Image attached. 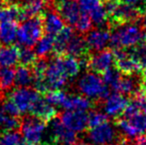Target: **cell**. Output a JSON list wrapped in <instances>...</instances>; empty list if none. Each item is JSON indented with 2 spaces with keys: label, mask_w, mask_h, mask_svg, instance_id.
Listing matches in <instances>:
<instances>
[{
  "label": "cell",
  "mask_w": 146,
  "mask_h": 145,
  "mask_svg": "<svg viewBox=\"0 0 146 145\" xmlns=\"http://www.w3.org/2000/svg\"><path fill=\"white\" fill-rule=\"evenodd\" d=\"M124 117L117 122V127L128 138L137 137L146 133V97L139 93L127 105Z\"/></svg>",
  "instance_id": "cell-1"
},
{
  "label": "cell",
  "mask_w": 146,
  "mask_h": 145,
  "mask_svg": "<svg viewBox=\"0 0 146 145\" xmlns=\"http://www.w3.org/2000/svg\"><path fill=\"white\" fill-rule=\"evenodd\" d=\"M72 79H73L66 67L64 55H57L49 61L44 73L46 93L53 89H61Z\"/></svg>",
  "instance_id": "cell-2"
},
{
  "label": "cell",
  "mask_w": 146,
  "mask_h": 145,
  "mask_svg": "<svg viewBox=\"0 0 146 145\" xmlns=\"http://www.w3.org/2000/svg\"><path fill=\"white\" fill-rule=\"evenodd\" d=\"M143 29L138 24L131 22L115 27L110 34V46L114 49H128L142 42Z\"/></svg>",
  "instance_id": "cell-3"
},
{
  "label": "cell",
  "mask_w": 146,
  "mask_h": 145,
  "mask_svg": "<svg viewBox=\"0 0 146 145\" xmlns=\"http://www.w3.org/2000/svg\"><path fill=\"white\" fill-rule=\"evenodd\" d=\"M104 6L108 13V21L113 27L134 22L141 15L136 7L123 3L121 0H106Z\"/></svg>",
  "instance_id": "cell-4"
},
{
  "label": "cell",
  "mask_w": 146,
  "mask_h": 145,
  "mask_svg": "<svg viewBox=\"0 0 146 145\" xmlns=\"http://www.w3.org/2000/svg\"><path fill=\"white\" fill-rule=\"evenodd\" d=\"M77 85L81 95L90 99H102L108 95V85L98 73L94 72L84 73L79 79Z\"/></svg>",
  "instance_id": "cell-5"
},
{
  "label": "cell",
  "mask_w": 146,
  "mask_h": 145,
  "mask_svg": "<svg viewBox=\"0 0 146 145\" xmlns=\"http://www.w3.org/2000/svg\"><path fill=\"white\" fill-rule=\"evenodd\" d=\"M43 32L44 25L42 17L35 16L27 18L23 20L22 24L18 27L17 41L22 47L32 48L43 36Z\"/></svg>",
  "instance_id": "cell-6"
},
{
  "label": "cell",
  "mask_w": 146,
  "mask_h": 145,
  "mask_svg": "<svg viewBox=\"0 0 146 145\" xmlns=\"http://www.w3.org/2000/svg\"><path fill=\"white\" fill-rule=\"evenodd\" d=\"M46 128L47 122L35 116H28L21 121L20 133L28 145H40Z\"/></svg>",
  "instance_id": "cell-7"
},
{
  "label": "cell",
  "mask_w": 146,
  "mask_h": 145,
  "mask_svg": "<svg viewBox=\"0 0 146 145\" xmlns=\"http://www.w3.org/2000/svg\"><path fill=\"white\" fill-rule=\"evenodd\" d=\"M113 55L115 68L122 75H132L140 71V63L133 51L128 52L126 49H115Z\"/></svg>",
  "instance_id": "cell-8"
},
{
  "label": "cell",
  "mask_w": 146,
  "mask_h": 145,
  "mask_svg": "<svg viewBox=\"0 0 146 145\" xmlns=\"http://www.w3.org/2000/svg\"><path fill=\"white\" fill-rule=\"evenodd\" d=\"M54 6L64 21L73 27L84 14L79 2L75 0H54Z\"/></svg>",
  "instance_id": "cell-9"
},
{
  "label": "cell",
  "mask_w": 146,
  "mask_h": 145,
  "mask_svg": "<svg viewBox=\"0 0 146 145\" xmlns=\"http://www.w3.org/2000/svg\"><path fill=\"white\" fill-rule=\"evenodd\" d=\"M50 138L54 145H74L77 142V132L69 129L61 119L50 122Z\"/></svg>",
  "instance_id": "cell-10"
},
{
  "label": "cell",
  "mask_w": 146,
  "mask_h": 145,
  "mask_svg": "<svg viewBox=\"0 0 146 145\" xmlns=\"http://www.w3.org/2000/svg\"><path fill=\"white\" fill-rule=\"evenodd\" d=\"M39 95L40 93H38L36 89L18 87L8 95V97L15 103L20 113L22 114L30 111L31 107L33 105L34 101L38 99Z\"/></svg>",
  "instance_id": "cell-11"
},
{
  "label": "cell",
  "mask_w": 146,
  "mask_h": 145,
  "mask_svg": "<svg viewBox=\"0 0 146 145\" xmlns=\"http://www.w3.org/2000/svg\"><path fill=\"white\" fill-rule=\"evenodd\" d=\"M79 4L94 25L104 26L108 22V13L102 0H79Z\"/></svg>",
  "instance_id": "cell-12"
},
{
  "label": "cell",
  "mask_w": 146,
  "mask_h": 145,
  "mask_svg": "<svg viewBox=\"0 0 146 145\" xmlns=\"http://www.w3.org/2000/svg\"><path fill=\"white\" fill-rule=\"evenodd\" d=\"M116 130L114 126L108 121L100 125L90 127L88 131V139L94 145L110 144L115 139Z\"/></svg>",
  "instance_id": "cell-13"
},
{
  "label": "cell",
  "mask_w": 146,
  "mask_h": 145,
  "mask_svg": "<svg viewBox=\"0 0 146 145\" xmlns=\"http://www.w3.org/2000/svg\"><path fill=\"white\" fill-rule=\"evenodd\" d=\"M60 119L69 129L77 133L85 131L88 126V114L86 111L66 110Z\"/></svg>",
  "instance_id": "cell-14"
},
{
  "label": "cell",
  "mask_w": 146,
  "mask_h": 145,
  "mask_svg": "<svg viewBox=\"0 0 146 145\" xmlns=\"http://www.w3.org/2000/svg\"><path fill=\"white\" fill-rule=\"evenodd\" d=\"M114 63V55L110 50H102L92 55L87 60L88 67L92 72L102 75L111 68Z\"/></svg>",
  "instance_id": "cell-15"
},
{
  "label": "cell",
  "mask_w": 146,
  "mask_h": 145,
  "mask_svg": "<svg viewBox=\"0 0 146 145\" xmlns=\"http://www.w3.org/2000/svg\"><path fill=\"white\" fill-rule=\"evenodd\" d=\"M29 112L32 116H35V117L47 122V123L55 119L57 117V114H58L56 107H54L52 103H49L46 97H42L41 95L34 101Z\"/></svg>",
  "instance_id": "cell-16"
},
{
  "label": "cell",
  "mask_w": 146,
  "mask_h": 145,
  "mask_svg": "<svg viewBox=\"0 0 146 145\" xmlns=\"http://www.w3.org/2000/svg\"><path fill=\"white\" fill-rule=\"evenodd\" d=\"M128 103V99L124 97V95L114 91L113 93L108 95L106 97L104 103V111L108 116L118 117L124 113Z\"/></svg>",
  "instance_id": "cell-17"
},
{
  "label": "cell",
  "mask_w": 146,
  "mask_h": 145,
  "mask_svg": "<svg viewBox=\"0 0 146 145\" xmlns=\"http://www.w3.org/2000/svg\"><path fill=\"white\" fill-rule=\"evenodd\" d=\"M86 42L88 49L94 52L104 50L110 42V33L104 29H94L88 32L86 37Z\"/></svg>",
  "instance_id": "cell-18"
},
{
  "label": "cell",
  "mask_w": 146,
  "mask_h": 145,
  "mask_svg": "<svg viewBox=\"0 0 146 145\" xmlns=\"http://www.w3.org/2000/svg\"><path fill=\"white\" fill-rule=\"evenodd\" d=\"M66 22L57 11H49L44 14L43 25L46 34L52 36L58 35L60 32L66 27Z\"/></svg>",
  "instance_id": "cell-19"
},
{
  "label": "cell",
  "mask_w": 146,
  "mask_h": 145,
  "mask_svg": "<svg viewBox=\"0 0 146 145\" xmlns=\"http://www.w3.org/2000/svg\"><path fill=\"white\" fill-rule=\"evenodd\" d=\"M20 49L13 45L0 46V68H12L19 63Z\"/></svg>",
  "instance_id": "cell-20"
},
{
  "label": "cell",
  "mask_w": 146,
  "mask_h": 145,
  "mask_svg": "<svg viewBox=\"0 0 146 145\" xmlns=\"http://www.w3.org/2000/svg\"><path fill=\"white\" fill-rule=\"evenodd\" d=\"M88 51L90 49L87 45L86 39L75 34L68 44L65 55H70V56L76 57L78 59H85L88 56Z\"/></svg>",
  "instance_id": "cell-21"
},
{
  "label": "cell",
  "mask_w": 146,
  "mask_h": 145,
  "mask_svg": "<svg viewBox=\"0 0 146 145\" xmlns=\"http://www.w3.org/2000/svg\"><path fill=\"white\" fill-rule=\"evenodd\" d=\"M18 25L16 21L0 22V44L12 45L17 40Z\"/></svg>",
  "instance_id": "cell-22"
},
{
  "label": "cell",
  "mask_w": 146,
  "mask_h": 145,
  "mask_svg": "<svg viewBox=\"0 0 146 145\" xmlns=\"http://www.w3.org/2000/svg\"><path fill=\"white\" fill-rule=\"evenodd\" d=\"M92 99L84 97L83 95H69L64 109L66 110H80L87 111L92 107Z\"/></svg>",
  "instance_id": "cell-23"
},
{
  "label": "cell",
  "mask_w": 146,
  "mask_h": 145,
  "mask_svg": "<svg viewBox=\"0 0 146 145\" xmlns=\"http://www.w3.org/2000/svg\"><path fill=\"white\" fill-rule=\"evenodd\" d=\"M46 0H27L23 5L20 6L22 14V20L27 18L40 16L46 7Z\"/></svg>",
  "instance_id": "cell-24"
},
{
  "label": "cell",
  "mask_w": 146,
  "mask_h": 145,
  "mask_svg": "<svg viewBox=\"0 0 146 145\" xmlns=\"http://www.w3.org/2000/svg\"><path fill=\"white\" fill-rule=\"evenodd\" d=\"M75 32L70 26H66L63 30L55 36V47L54 52L57 55H65L67 50L68 44L70 43L71 39L75 35Z\"/></svg>",
  "instance_id": "cell-25"
},
{
  "label": "cell",
  "mask_w": 146,
  "mask_h": 145,
  "mask_svg": "<svg viewBox=\"0 0 146 145\" xmlns=\"http://www.w3.org/2000/svg\"><path fill=\"white\" fill-rule=\"evenodd\" d=\"M54 47H55V36L46 35L42 36L39 41L35 45V53L38 57L44 58L47 57L49 54L54 52Z\"/></svg>",
  "instance_id": "cell-26"
},
{
  "label": "cell",
  "mask_w": 146,
  "mask_h": 145,
  "mask_svg": "<svg viewBox=\"0 0 146 145\" xmlns=\"http://www.w3.org/2000/svg\"><path fill=\"white\" fill-rule=\"evenodd\" d=\"M34 83V73L30 67L20 66L15 71V85L17 87H28Z\"/></svg>",
  "instance_id": "cell-27"
},
{
  "label": "cell",
  "mask_w": 146,
  "mask_h": 145,
  "mask_svg": "<svg viewBox=\"0 0 146 145\" xmlns=\"http://www.w3.org/2000/svg\"><path fill=\"white\" fill-rule=\"evenodd\" d=\"M115 93H122V95H130L134 93L136 91V81L131 75H121L119 81L114 85L113 89Z\"/></svg>",
  "instance_id": "cell-28"
},
{
  "label": "cell",
  "mask_w": 146,
  "mask_h": 145,
  "mask_svg": "<svg viewBox=\"0 0 146 145\" xmlns=\"http://www.w3.org/2000/svg\"><path fill=\"white\" fill-rule=\"evenodd\" d=\"M22 20V14L20 6L9 5L0 8V22L16 21Z\"/></svg>",
  "instance_id": "cell-29"
},
{
  "label": "cell",
  "mask_w": 146,
  "mask_h": 145,
  "mask_svg": "<svg viewBox=\"0 0 146 145\" xmlns=\"http://www.w3.org/2000/svg\"><path fill=\"white\" fill-rule=\"evenodd\" d=\"M0 145H28L21 133L16 130L3 131L0 136Z\"/></svg>",
  "instance_id": "cell-30"
},
{
  "label": "cell",
  "mask_w": 146,
  "mask_h": 145,
  "mask_svg": "<svg viewBox=\"0 0 146 145\" xmlns=\"http://www.w3.org/2000/svg\"><path fill=\"white\" fill-rule=\"evenodd\" d=\"M68 95H69V93L62 91V89H53V91H49L48 93H45V97L49 103H52L54 107H62V109H64V107H65Z\"/></svg>",
  "instance_id": "cell-31"
},
{
  "label": "cell",
  "mask_w": 146,
  "mask_h": 145,
  "mask_svg": "<svg viewBox=\"0 0 146 145\" xmlns=\"http://www.w3.org/2000/svg\"><path fill=\"white\" fill-rule=\"evenodd\" d=\"M15 83V71L12 68H0V89L8 91Z\"/></svg>",
  "instance_id": "cell-32"
},
{
  "label": "cell",
  "mask_w": 146,
  "mask_h": 145,
  "mask_svg": "<svg viewBox=\"0 0 146 145\" xmlns=\"http://www.w3.org/2000/svg\"><path fill=\"white\" fill-rule=\"evenodd\" d=\"M37 55L35 51H33L31 48L28 47H22L20 49V56H19V63L21 66L31 67L34 66L37 62Z\"/></svg>",
  "instance_id": "cell-33"
},
{
  "label": "cell",
  "mask_w": 146,
  "mask_h": 145,
  "mask_svg": "<svg viewBox=\"0 0 146 145\" xmlns=\"http://www.w3.org/2000/svg\"><path fill=\"white\" fill-rule=\"evenodd\" d=\"M102 79H104V83L108 87H110L111 89H113L114 85L117 83V81H119V79L121 77V73L117 70L116 68H110L108 69L106 72L102 73Z\"/></svg>",
  "instance_id": "cell-34"
},
{
  "label": "cell",
  "mask_w": 146,
  "mask_h": 145,
  "mask_svg": "<svg viewBox=\"0 0 146 145\" xmlns=\"http://www.w3.org/2000/svg\"><path fill=\"white\" fill-rule=\"evenodd\" d=\"M106 121H108V115L106 114V112L92 111L88 114V126L90 127L100 125Z\"/></svg>",
  "instance_id": "cell-35"
},
{
  "label": "cell",
  "mask_w": 146,
  "mask_h": 145,
  "mask_svg": "<svg viewBox=\"0 0 146 145\" xmlns=\"http://www.w3.org/2000/svg\"><path fill=\"white\" fill-rule=\"evenodd\" d=\"M2 109H3V110L6 113L12 116H19L20 114H21L19 109H18V107H16V105L9 99V97H7V99L3 101V103H2Z\"/></svg>",
  "instance_id": "cell-36"
},
{
  "label": "cell",
  "mask_w": 146,
  "mask_h": 145,
  "mask_svg": "<svg viewBox=\"0 0 146 145\" xmlns=\"http://www.w3.org/2000/svg\"><path fill=\"white\" fill-rule=\"evenodd\" d=\"M123 3L132 5L140 11L141 14L146 12V0H121Z\"/></svg>",
  "instance_id": "cell-37"
},
{
  "label": "cell",
  "mask_w": 146,
  "mask_h": 145,
  "mask_svg": "<svg viewBox=\"0 0 146 145\" xmlns=\"http://www.w3.org/2000/svg\"><path fill=\"white\" fill-rule=\"evenodd\" d=\"M10 116H12V115H9V114L6 113L2 107L0 109V126L3 128V131H4V129H5L6 124H7Z\"/></svg>",
  "instance_id": "cell-38"
},
{
  "label": "cell",
  "mask_w": 146,
  "mask_h": 145,
  "mask_svg": "<svg viewBox=\"0 0 146 145\" xmlns=\"http://www.w3.org/2000/svg\"><path fill=\"white\" fill-rule=\"evenodd\" d=\"M134 145H146V135L141 134L134 138Z\"/></svg>",
  "instance_id": "cell-39"
},
{
  "label": "cell",
  "mask_w": 146,
  "mask_h": 145,
  "mask_svg": "<svg viewBox=\"0 0 146 145\" xmlns=\"http://www.w3.org/2000/svg\"><path fill=\"white\" fill-rule=\"evenodd\" d=\"M140 93L146 97V79L142 81V83L140 85Z\"/></svg>",
  "instance_id": "cell-40"
},
{
  "label": "cell",
  "mask_w": 146,
  "mask_h": 145,
  "mask_svg": "<svg viewBox=\"0 0 146 145\" xmlns=\"http://www.w3.org/2000/svg\"><path fill=\"white\" fill-rule=\"evenodd\" d=\"M141 73H142V75L144 79H146V63L145 64H143L142 66H141V69H140Z\"/></svg>",
  "instance_id": "cell-41"
},
{
  "label": "cell",
  "mask_w": 146,
  "mask_h": 145,
  "mask_svg": "<svg viewBox=\"0 0 146 145\" xmlns=\"http://www.w3.org/2000/svg\"><path fill=\"white\" fill-rule=\"evenodd\" d=\"M142 29H143V33H144V38H145V40H146V16L144 17V20H143Z\"/></svg>",
  "instance_id": "cell-42"
},
{
  "label": "cell",
  "mask_w": 146,
  "mask_h": 145,
  "mask_svg": "<svg viewBox=\"0 0 146 145\" xmlns=\"http://www.w3.org/2000/svg\"><path fill=\"white\" fill-rule=\"evenodd\" d=\"M74 145H92V144L87 143V142H76Z\"/></svg>",
  "instance_id": "cell-43"
},
{
  "label": "cell",
  "mask_w": 146,
  "mask_h": 145,
  "mask_svg": "<svg viewBox=\"0 0 146 145\" xmlns=\"http://www.w3.org/2000/svg\"><path fill=\"white\" fill-rule=\"evenodd\" d=\"M4 3H5V0H0V8L3 7V6H4Z\"/></svg>",
  "instance_id": "cell-44"
},
{
  "label": "cell",
  "mask_w": 146,
  "mask_h": 145,
  "mask_svg": "<svg viewBox=\"0 0 146 145\" xmlns=\"http://www.w3.org/2000/svg\"><path fill=\"white\" fill-rule=\"evenodd\" d=\"M40 145H54V144H40Z\"/></svg>",
  "instance_id": "cell-45"
},
{
  "label": "cell",
  "mask_w": 146,
  "mask_h": 145,
  "mask_svg": "<svg viewBox=\"0 0 146 145\" xmlns=\"http://www.w3.org/2000/svg\"><path fill=\"white\" fill-rule=\"evenodd\" d=\"M106 145H117V144H111V143H110V144H106Z\"/></svg>",
  "instance_id": "cell-46"
},
{
  "label": "cell",
  "mask_w": 146,
  "mask_h": 145,
  "mask_svg": "<svg viewBox=\"0 0 146 145\" xmlns=\"http://www.w3.org/2000/svg\"><path fill=\"white\" fill-rule=\"evenodd\" d=\"M25 1H27V0H25Z\"/></svg>",
  "instance_id": "cell-47"
}]
</instances>
